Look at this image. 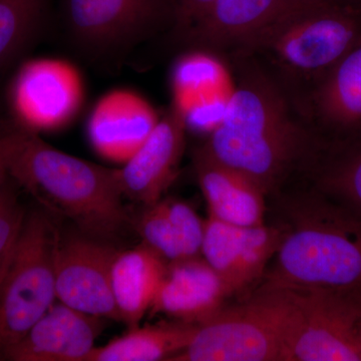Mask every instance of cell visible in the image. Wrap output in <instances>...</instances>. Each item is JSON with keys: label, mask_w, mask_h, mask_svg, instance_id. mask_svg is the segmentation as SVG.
Segmentation results:
<instances>
[{"label": "cell", "mask_w": 361, "mask_h": 361, "mask_svg": "<svg viewBox=\"0 0 361 361\" xmlns=\"http://www.w3.org/2000/svg\"><path fill=\"white\" fill-rule=\"evenodd\" d=\"M234 89L202 151L274 193L306 175L325 142L302 104L258 59H228Z\"/></svg>", "instance_id": "cell-1"}, {"label": "cell", "mask_w": 361, "mask_h": 361, "mask_svg": "<svg viewBox=\"0 0 361 361\" xmlns=\"http://www.w3.org/2000/svg\"><path fill=\"white\" fill-rule=\"evenodd\" d=\"M285 221L262 285L332 289L361 300V216L310 186L286 199Z\"/></svg>", "instance_id": "cell-2"}, {"label": "cell", "mask_w": 361, "mask_h": 361, "mask_svg": "<svg viewBox=\"0 0 361 361\" xmlns=\"http://www.w3.org/2000/svg\"><path fill=\"white\" fill-rule=\"evenodd\" d=\"M9 176L82 234L110 242L129 222L118 170L82 160L54 148L35 133L21 129Z\"/></svg>", "instance_id": "cell-3"}, {"label": "cell", "mask_w": 361, "mask_h": 361, "mask_svg": "<svg viewBox=\"0 0 361 361\" xmlns=\"http://www.w3.org/2000/svg\"><path fill=\"white\" fill-rule=\"evenodd\" d=\"M360 44L358 0H313L278 18L229 59H258L302 104L306 94Z\"/></svg>", "instance_id": "cell-4"}, {"label": "cell", "mask_w": 361, "mask_h": 361, "mask_svg": "<svg viewBox=\"0 0 361 361\" xmlns=\"http://www.w3.org/2000/svg\"><path fill=\"white\" fill-rule=\"evenodd\" d=\"M298 310L283 287L261 285L248 300L197 324L171 361H288Z\"/></svg>", "instance_id": "cell-5"}, {"label": "cell", "mask_w": 361, "mask_h": 361, "mask_svg": "<svg viewBox=\"0 0 361 361\" xmlns=\"http://www.w3.org/2000/svg\"><path fill=\"white\" fill-rule=\"evenodd\" d=\"M173 21L172 0H63L66 39L94 63L125 58Z\"/></svg>", "instance_id": "cell-6"}, {"label": "cell", "mask_w": 361, "mask_h": 361, "mask_svg": "<svg viewBox=\"0 0 361 361\" xmlns=\"http://www.w3.org/2000/svg\"><path fill=\"white\" fill-rule=\"evenodd\" d=\"M59 235L44 213H30L16 237L0 288V349L16 343L56 302Z\"/></svg>", "instance_id": "cell-7"}, {"label": "cell", "mask_w": 361, "mask_h": 361, "mask_svg": "<svg viewBox=\"0 0 361 361\" xmlns=\"http://www.w3.org/2000/svg\"><path fill=\"white\" fill-rule=\"evenodd\" d=\"M278 287L298 310L288 361H361L360 299L332 289Z\"/></svg>", "instance_id": "cell-8"}, {"label": "cell", "mask_w": 361, "mask_h": 361, "mask_svg": "<svg viewBox=\"0 0 361 361\" xmlns=\"http://www.w3.org/2000/svg\"><path fill=\"white\" fill-rule=\"evenodd\" d=\"M118 252L110 242L85 234L58 236L56 300L87 314L120 322L111 289V268Z\"/></svg>", "instance_id": "cell-9"}, {"label": "cell", "mask_w": 361, "mask_h": 361, "mask_svg": "<svg viewBox=\"0 0 361 361\" xmlns=\"http://www.w3.org/2000/svg\"><path fill=\"white\" fill-rule=\"evenodd\" d=\"M80 75L66 61L42 59L27 61L16 73L9 104L20 129L37 133L63 127L82 104Z\"/></svg>", "instance_id": "cell-10"}, {"label": "cell", "mask_w": 361, "mask_h": 361, "mask_svg": "<svg viewBox=\"0 0 361 361\" xmlns=\"http://www.w3.org/2000/svg\"><path fill=\"white\" fill-rule=\"evenodd\" d=\"M313 0H217L173 42L227 61L273 21Z\"/></svg>", "instance_id": "cell-11"}, {"label": "cell", "mask_w": 361, "mask_h": 361, "mask_svg": "<svg viewBox=\"0 0 361 361\" xmlns=\"http://www.w3.org/2000/svg\"><path fill=\"white\" fill-rule=\"evenodd\" d=\"M282 238V227L266 224L243 227L208 216L201 256L222 278L233 295L264 276Z\"/></svg>", "instance_id": "cell-12"}, {"label": "cell", "mask_w": 361, "mask_h": 361, "mask_svg": "<svg viewBox=\"0 0 361 361\" xmlns=\"http://www.w3.org/2000/svg\"><path fill=\"white\" fill-rule=\"evenodd\" d=\"M187 129L186 111L174 99L146 141L118 170L123 198L145 206L161 200L178 174Z\"/></svg>", "instance_id": "cell-13"}, {"label": "cell", "mask_w": 361, "mask_h": 361, "mask_svg": "<svg viewBox=\"0 0 361 361\" xmlns=\"http://www.w3.org/2000/svg\"><path fill=\"white\" fill-rule=\"evenodd\" d=\"M102 325V318L56 300L20 341L4 349V356L14 361H87Z\"/></svg>", "instance_id": "cell-14"}, {"label": "cell", "mask_w": 361, "mask_h": 361, "mask_svg": "<svg viewBox=\"0 0 361 361\" xmlns=\"http://www.w3.org/2000/svg\"><path fill=\"white\" fill-rule=\"evenodd\" d=\"M231 291L202 256L168 263L151 312L199 324L212 317Z\"/></svg>", "instance_id": "cell-15"}, {"label": "cell", "mask_w": 361, "mask_h": 361, "mask_svg": "<svg viewBox=\"0 0 361 361\" xmlns=\"http://www.w3.org/2000/svg\"><path fill=\"white\" fill-rule=\"evenodd\" d=\"M193 163L210 217L243 227L265 224L267 194L255 180L200 148L195 152Z\"/></svg>", "instance_id": "cell-16"}, {"label": "cell", "mask_w": 361, "mask_h": 361, "mask_svg": "<svg viewBox=\"0 0 361 361\" xmlns=\"http://www.w3.org/2000/svg\"><path fill=\"white\" fill-rule=\"evenodd\" d=\"M153 108L142 97L116 92L97 104L89 123L94 149L109 160L127 161L158 123Z\"/></svg>", "instance_id": "cell-17"}, {"label": "cell", "mask_w": 361, "mask_h": 361, "mask_svg": "<svg viewBox=\"0 0 361 361\" xmlns=\"http://www.w3.org/2000/svg\"><path fill=\"white\" fill-rule=\"evenodd\" d=\"M302 106L325 137L361 127V44L306 94Z\"/></svg>", "instance_id": "cell-18"}, {"label": "cell", "mask_w": 361, "mask_h": 361, "mask_svg": "<svg viewBox=\"0 0 361 361\" xmlns=\"http://www.w3.org/2000/svg\"><path fill=\"white\" fill-rule=\"evenodd\" d=\"M304 177L319 193L361 216V127L325 137Z\"/></svg>", "instance_id": "cell-19"}, {"label": "cell", "mask_w": 361, "mask_h": 361, "mask_svg": "<svg viewBox=\"0 0 361 361\" xmlns=\"http://www.w3.org/2000/svg\"><path fill=\"white\" fill-rule=\"evenodd\" d=\"M167 264L142 243L116 255L111 268V289L120 322L130 329L139 326L151 310Z\"/></svg>", "instance_id": "cell-20"}, {"label": "cell", "mask_w": 361, "mask_h": 361, "mask_svg": "<svg viewBox=\"0 0 361 361\" xmlns=\"http://www.w3.org/2000/svg\"><path fill=\"white\" fill-rule=\"evenodd\" d=\"M196 327L177 320L133 327L106 345L94 348L87 361H171L187 348Z\"/></svg>", "instance_id": "cell-21"}, {"label": "cell", "mask_w": 361, "mask_h": 361, "mask_svg": "<svg viewBox=\"0 0 361 361\" xmlns=\"http://www.w3.org/2000/svg\"><path fill=\"white\" fill-rule=\"evenodd\" d=\"M51 0H0V75L44 35Z\"/></svg>", "instance_id": "cell-22"}, {"label": "cell", "mask_w": 361, "mask_h": 361, "mask_svg": "<svg viewBox=\"0 0 361 361\" xmlns=\"http://www.w3.org/2000/svg\"><path fill=\"white\" fill-rule=\"evenodd\" d=\"M137 231L142 244L161 256L167 263L189 258L183 245L179 232L168 217L161 200L146 206L139 223Z\"/></svg>", "instance_id": "cell-23"}, {"label": "cell", "mask_w": 361, "mask_h": 361, "mask_svg": "<svg viewBox=\"0 0 361 361\" xmlns=\"http://www.w3.org/2000/svg\"><path fill=\"white\" fill-rule=\"evenodd\" d=\"M164 210L177 228L185 251L189 258L201 256L205 220L186 202L176 199H161Z\"/></svg>", "instance_id": "cell-24"}, {"label": "cell", "mask_w": 361, "mask_h": 361, "mask_svg": "<svg viewBox=\"0 0 361 361\" xmlns=\"http://www.w3.org/2000/svg\"><path fill=\"white\" fill-rule=\"evenodd\" d=\"M25 220L20 202L11 183L0 189V257L16 242Z\"/></svg>", "instance_id": "cell-25"}, {"label": "cell", "mask_w": 361, "mask_h": 361, "mask_svg": "<svg viewBox=\"0 0 361 361\" xmlns=\"http://www.w3.org/2000/svg\"><path fill=\"white\" fill-rule=\"evenodd\" d=\"M217 0H172L173 21L169 30L173 40L203 18Z\"/></svg>", "instance_id": "cell-26"}, {"label": "cell", "mask_w": 361, "mask_h": 361, "mask_svg": "<svg viewBox=\"0 0 361 361\" xmlns=\"http://www.w3.org/2000/svg\"><path fill=\"white\" fill-rule=\"evenodd\" d=\"M21 133L23 130L20 129L0 134V189L11 178L9 167L20 144Z\"/></svg>", "instance_id": "cell-27"}, {"label": "cell", "mask_w": 361, "mask_h": 361, "mask_svg": "<svg viewBox=\"0 0 361 361\" xmlns=\"http://www.w3.org/2000/svg\"><path fill=\"white\" fill-rule=\"evenodd\" d=\"M16 243V242H14ZM14 243L11 248L8 249L0 257V288H1L2 282H4V277H6L7 269H8L9 263H11V256H13V252L14 248Z\"/></svg>", "instance_id": "cell-28"}, {"label": "cell", "mask_w": 361, "mask_h": 361, "mask_svg": "<svg viewBox=\"0 0 361 361\" xmlns=\"http://www.w3.org/2000/svg\"><path fill=\"white\" fill-rule=\"evenodd\" d=\"M358 1H360V4H361V0H358Z\"/></svg>", "instance_id": "cell-29"}]
</instances>
